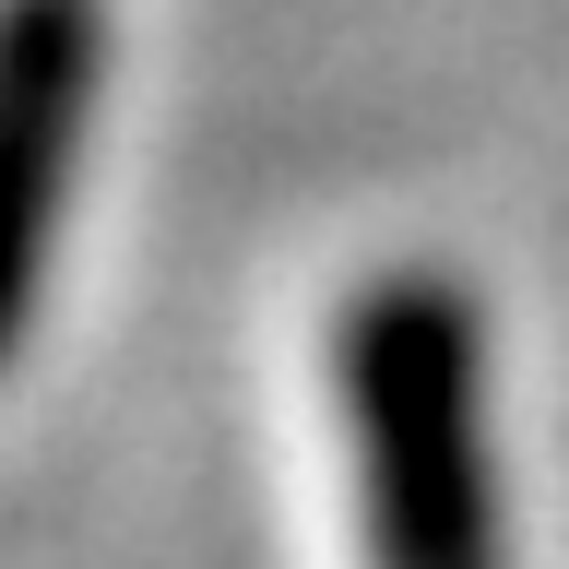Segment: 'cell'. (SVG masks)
I'll list each match as a JSON object with an SVG mask.
<instances>
[{
	"mask_svg": "<svg viewBox=\"0 0 569 569\" xmlns=\"http://www.w3.org/2000/svg\"><path fill=\"white\" fill-rule=\"evenodd\" d=\"M107 71V0H0V356L48 297L83 119Z\"/></svg>",
	"mask_w": 569,
	"mask_h": 569,
	"instance_id": "7a4b0ae2",
	"label": "cell"
},
{
	"mask_svg": "<svg viewBox=\"0 0 569 569\" xmlns=\"http://www.w3.org/2000/svg\"><path fill=\"white\" fill-rule=\"evenodd\" d=\"M332 403L356 462L368 569H510L487 416V309L451 273H368L332 332Z\"/></svg>",
	"mask_w": 569,
	"mask_h": 569,
	"instance_id": "6da1fadb",
	"label": "cell"
}]
</instances>
